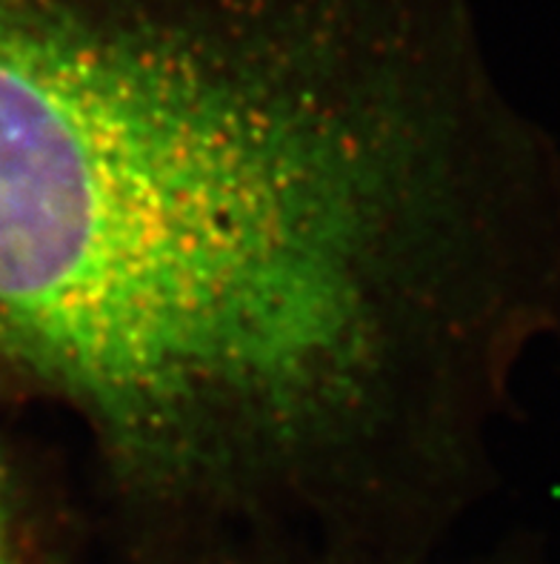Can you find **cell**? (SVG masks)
Listing matches in <instances>:
<instances>
[{"label":"cell","mask_w":560,"mask_h":564,"mask_svg":"<svg viewBox=\"0 0 560 564\" xmlns=\"http://www.w3.org/2000/svg\"><path fill=\"white\" fill-rule=\"evenodd\" d=\"M560 333V161L469 0H0V372L127 556L438 547Z\"/></svg>","instance_id":"6da1fadb"},{"label":"cell","mask_w":560,"mask_h":564,"mask_svg":"<svg viewBox=\"0 0 560 564\" xmlns=\"http://www.w3.org/2000/svg\"><path fill=\"white\" fill-rule=\"evenodd\" d=\"M129 564H454L440 547L426 551H370V547H298V544H241L206 551L129 558Z\"/></svg>","instance_id":"7a4b0ae2"},{"label":"cell","mask_w":560,"mask_h":564,"mask_svg":"<svg viewBox=\"0 0 560 564\" xmlns=\"http://www.w3.org/2000/svg\"><path fill=\"white\" fill-rule=\"evenodd\" d=\"M0 564H57L32 519L23 487L0 451Z\"/></svg>","instance_id":"3957f363"},{"label":"cell","mask_w":560,"mask_h":564,"mask_svg":"<svg viewBox=\"0 0 560 564\" xmlns=\"http://www.w3.org/2000/svg\"><path fill=\"white\" fill-rule=\"evenodd\" d=\"M0 379H3V372H0Z\"/></svg>","instance_id":"277c9868"}]
</instances>
